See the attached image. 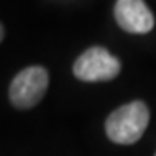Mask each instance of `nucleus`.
<instances>
[{
    "label": "nucleus",
    "instance_id": "obj_4",
    "mask_svg": "<svg viewBox=\"0 0 156 156\" xmlns=\"http://www.w3.org/2000/svg\"><path fill=\"white\" fill-rule=\"evenodd\" d=\"M115 19L129 34H147L154 26L153 13L144 0H116Z\"/></svg>",
    "mask_w": 156,
    "mask_h": 156
},
{
    "label": "nucleus",
    "instance_id": "obj_2",
    "mask_svg": "<svg viewBox=\"0 0 156 156\" xmlns=\"http://www.w3.org/2000/svg\"><path fill=\"white\" fill-rule=\"evenodd\" d=\"M48 88V72L34 66L19 72L10 84V101L16 108H30L45 96Z\"/></svg>",
    "mask_w": 156,
    "mask_h": 156
},
{
    "label": "nucleus",
    "instance_id": "obj_3",
    "mask_svg": "<svg viewBox=\"0 0 156 156\" xmlns=\"http://www.w3.org/2000/svg\"><path fill=\"white\" fill-rule=\"evenodd\" d=\"M119 61L101 46L86 49L73 64V73L81 81H108L119 73Z\"/></svg>",
    "mask_w": 156,
    "mask_h": 156
},
{
    "label": "nucleus",
    "instance_id": "obj_6",
    "mask_svg": "<svg viewBox=\"0 0 156 156\" xmlns=\"http://www.w3.org/2000/svg\"><path fill=\"white\" fill-rule=\"evenodd\" d=\"M154 156H156V154H154Z\"/></svg>",
    "mask_w": 156,
    "mask_h": 156
},
{
    "label": "nucleus",
    "instance_id": "obj_1",
    "mask_svg": "<svg viewBox=\"0 0 156 156\" xmlns=\"http://www.w3.org/2000/svg\"><path fill=\"white\" fill-rule=\"evenodd\" d=\"M150 121V113L144 102L134 101L116 108L107 118L105 132L112 142L131 145L144 136Z\"/></svg>",
    "mask_w": 156,
    "mask_h": 156
},
{
    "label": "nucleus",
    "instance_id": "obj_5",
    "mask_svg": "<svg viewBox=\"0 0 156 156\" xmlns=\"http://www.w3.org/2000/svg\"><path fill=\"white\" fill-rule=\"evenodd\" d=\"M3 34H5V30H3V26L0 24V41L3 40Z\"/></svg>",
    "mask_w": 156,
    "mask_h": 156
}]
</instances>
